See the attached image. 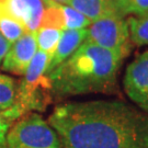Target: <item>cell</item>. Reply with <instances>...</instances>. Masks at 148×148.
Masks as SVG:
<instances>
[{
	"mask_svg": "<svg viewBox=\"0 0 148 148\" xmlns=\"http://www.w3.org/2000/svg\"><path fill=\"white\" fill-rule=\"evenodd\" d=\"M48 124L62 148H148V114L121 100L62 103Z\"/></svg>",
	"mask_w": 148,
	"mask_h": 148,
	"instance_id": "6da1fadb",
	"label": "cell"
},
{
	"mask_svg": "<svg viewBox=\"0 0 148 148\" xmlns=\"http://www.w3.org/2000/svg\"><path fill=\"white\" fill-rule=\"evenodd\" d=\"M124 58L86 40L47 77L59 99L88 93H113Z\"/></svg>",
	"mask_w": 148,
	"mask_h": 148,
	"instance_id": "7a4b0ae2",
	"label": "cell"
},
{
	"mask_svg": "<svg viewBox=\"0 0 148 148\" xmlns=\"http://www.w3.org/2000/svg\"><path fill=\"white\" fill-rule=\"evenodd\" d=\"M49 59L51 56L42 51H37L32 58L23 79L16 87L13 104L1 111L10 125L33 110L45 111L53 97L51 81L46 75Z\"/></svg>",
	"mask_w": 148,
	"mask_h": 148,
	"instance_id": "3957f363",
	"label": "cell"
},
{
	"mask_svg": "<svg viewBox=\"0 0 148 148\" xmlns=\"http://www.w3.org/2000/svg\"><path fill=\"white\" fill-rule=\"evenodd\" d=\"M5 143L7 148H62L57 133L37 113L16 120L7 133Z\"/></svg>",
	"mask_w": 148,
	"mask_h": 148,
	"instance_id": "277c9868",
	"label": "cell"
},
{
	"mask_svg": "<svg viewBox=\"0 0 148 148\" xmlns=\"http://www.w3.org/2000/svg\"><path fill=\"white\" fill-rule=\"evenodd\" d=\"M87 41L106 48L113 53L127 57L133 44L130 38L127 20L117 12L92 22L88 27Z\"/></svg>",
	"mask_w": 148,
	"mask_h": 148,
	"instance_id": "5b68a950",
	"label": "cell"
},
{
	"mask_svg": "<svg viewBox=\"0 0 148 148\" xmlns=\"http://www.w3.org/2000/svg\"><path fill=\"white\" fill-rule=\"evenodd\" d=\"M123 87L130 100L148 114V51L139 54L127 66Z\"/></svg>",
	"mask_w": 148,
	"mask_h": 148,
	"instance_id": "8992f818",
	"label": "cell"
},
{
	"mask_svg": "<svg viewBox=\"0 0 148 148\" xmlns=\"http://www.w3.org/2000/svg\"><path fill=\"white\" fill-rule=\"evenodd\" d=\"M36 52L37 44L35 33L25 32L16 42L11 44L2 60L1 69L18 76L24 75Z\"/></svg>",
	"mask_w": 148,
	"mask_h": 148,
	"instance_id": "52a82bcc",
	"label": "cell"
},
{
	"mask_svg": "<svg viewBox=\"0 0 148 148\" xmlns=\"http://www.w3.org/2000/svg\"><path fill=\"white\" fill-rule=\"evenodd\" d=\"M51 0H0V3L16 20L21 23L27 32L38 30L41 20Z\"/></svg>",
	"mask_w": 148,
	"mask_h": 148,
	"instance_id": "ba28073f",
	"label": "cell"
},
{
	"mask_svg": "<svg viewBox=\"0 0 148 148\" xmlns=\"http://www.w3.org/2000/svg\"><path fill=\"white\" fill-rule=\"evenodd\" d=\"M87 35H88L87 29L64 30L58 45L55 49L53 56L49 59L47 69H46V75H48L58 65L65 62L70 55H73L76 52V49L87 40Z\"/></svg>",
	"mask_w": 148,
	"mask_h": 148,
	"instance_id": "9c48e42d",
	"label": "cell"
},
{
	"mask_svg": "<svg viewBox=\"0 0 148 148\" xmlns=\"http://www.w3.org/2000/svg\"><path fill=\"white\" fill-rule=\"evenodd\" d=\"M116 0H70L67 5L81 12L91 22L116 12Z\"/></svg>",
	"mask_w": 148,
	"mask_h": 148,
	"instance_id": "30bf717a",
	"label": "cell"
},
{
	"mask_svg": "<svg viewBox=\"0 0 148 148\" xmlns=\"http://www.w3.org/2000/svg\"><path fill=\"white\" fill-rule=\"evenodd\" d=\"M25 29L16 20L0 3V33L8 42L12 44L25 33Z\"/></svg>",
	"mask_w": 148,
	"mask_h": 148,
	"instance_id": "8fae6325",
	"label": "cell"
},
{
	"mask_svg": "<svg viewBox=\"0 0 148 148\" xmlns=\"http://www.w3.org/2000/svg\"><path fill=\"white\" fill-rule=\"evenodd\" d=\"M62 33V30L54 27H38V30L35 32L37 48L52 57L58 45Z\"/></svg>",
	"mask_w": 148,
	"mask_h": 148,
	"instance_id": "7c38bea8",
	"label": "cell"
},
{
	"mask_svg": "<svg viewBox=\"0 0 148 148\" xmlns=\"http://www.w3.org/2000/svg\"><path fill=\"white\" fill-rule=\"evenodd\" d=\"M127 25L133 45H148V16H130L127 19Z\"/></svg>",
	"mask_w": 148,
	"mask_h": 148,
	"instance_id": "4fadbf2b",
	"label": "cell"
},
{
	"mask_svg": "<svg viewBox=\"0 0 148 148\" xmlns=\"http://www.w3.org/2000/svg\"><path fill=\"white\" fill-rule=\"evenodd\" d=\"M40 27H54L62 31L65 30V19L62 5L52 2L48 7H46L43 13Z\"/></svg>",
	"mask_w": 148,
	"mask_h": 148,
	"instance_id": "5bb4252c",
	"label": "cell"
},
{
	"mask_svg": "<svg viewBox=\"0 0 148 148\" xmlns=\"http://www.w3.org/2000/svg\"><path fill=\"white\" fill-rule=\"evenodd\" d=\"M16 87V81L13 78L0 74V111H5L13 104Z\"/></svg>",
	"mask_w": 148,
	"mask_h": 148,
	"instance_id": "9a60e30c",
	"label": "cell"
},
{
	"mask_svg": "<svg viewBox=\"0 0 148 148\" xmlns=\"http://www.w3.org/2000/svg\"><path fill=\"white\" fill-rule=\"evenodd\" d=\"M64 19H65V30H79L87 29L92 22L81 12L67 5H62Z\"/></svg>",
	"mask_w": 148,
	"mask_h": 148,
	"instance_id": "2e32d148",
	"label": "cell"
},
{
	"mask_svg": "<svg viewBox=\"0 0 148 148\" xmlns=\"http://www.w3.org/2000/svg\"><path fill=\"white\" fill-rule=\"evenodd\" d=\"M116 12L122 16H144L148 11V0H116Z\"/></svg>",
	"mask_w": 148,
	"mask_h": 148,
	"instance_id": "e0dca14e",
	"label": "cell"
},
{
	"mask_svg": "<svg viewBox=\"0 0 148 148\" xmlns=\"http://www.w3.org/2000/svg\"><path fill=\"white\" fill-rule=\"evenodd\" d=\"M10 126V123L5 120L2 112L0 111V148H7L5 136H7V133L9 131Z\"/></svg>",
	"mask_w": 148,
	"mask_h": 148,
	"instance_id": "ac0fdd59",
	"label": "cell"
},
{
	"mask_svg": "<svg viewBox=\"0 0 148 148\" xmlns=\"http://www.w3.org/2000/svg\"><path fill=\"white\" fill-rule=\"evenodd\" d=\"M10 46H11L10 43L8 42L5 37L2 36V34L0 33V65H1L2 60H3V58H5L7 52L9 51Z\"/></svg>",
	"mask_w": 148,
	"mask_h": 148,
	"instance_id": "d6986e66",
	"label": "cell"
},
{
	"mask_svg": "<svg viewBox=\"0 0 148 148\" xmlns=\"http://www.w3.org/2000/svg\"><path fill=\"white\" fill-rule=\"evenodd\" d=\"M53 2H56V3H59V5H68L70 0H51Z\"/></svg>",
	"mask_w": 148,
	"mask_h": 148,
	"instance_id": "ffe728a7",
	"label": "cell"
},
{
	"mask_svg": "<svg viewBox=\"0 0 148 148\" xmlns=\"http://www.w3.org/2000/svg\"><path fill=\"white\" fill-rule=\"evenodd\" d=\"M144 16H148V11L146 12V13H145V14H144Z\"/></svg>",
	"mask_w": 148,
	"mask_h": 148,
	"instance_id": "44dd1931",
	"label": "cell"
}]
</instances>
